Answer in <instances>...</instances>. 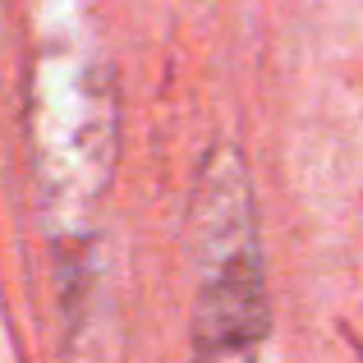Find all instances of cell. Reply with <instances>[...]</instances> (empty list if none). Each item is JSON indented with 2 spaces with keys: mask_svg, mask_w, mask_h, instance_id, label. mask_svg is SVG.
I'll use <instances>...</instances> for the list:
<instances>
[{
  "mask_svg": "<svg viewBox=\"0 0 363 363\" xmlns=\"http://www.w3.org/2000/svg\"><path fill=\"white\" fill-rule=\"evenodd\" d=\"M194 240V363H257L267 340V262L253 179L235 147H212L189 203Z\"/></svg>",
  "mask_w": 363,
  "mask_h": 363,
  "instance_id": "6da1fadb",
  "label": "cell"
}]
</instances>
